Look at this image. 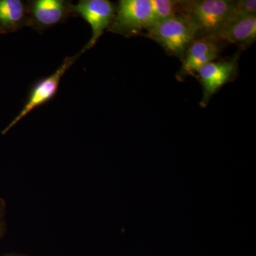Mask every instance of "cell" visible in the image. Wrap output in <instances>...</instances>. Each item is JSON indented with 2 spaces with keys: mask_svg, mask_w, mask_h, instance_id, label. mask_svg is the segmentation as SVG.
Segmentation results:
<instances>
[{
  "mask_svg": "<svg viewBox=\"0 0 256 256\" xmlns=\"http://www.w3.org/2000/svg\"><path fill=\"white\" fill-rule=\"evenodd\" d=\"M234 6L236 18L256 14V0H235Z\"/></svg>",
  "mask_w": 256,
  "mask_h": 256,
  "instance_id": "12",
  "label": "cell"
},
{
  "mask_svg": "<svg viewBox=\"0 0 256 256\" xmlns=\"http://www.w3.org/2000/svg\"><path fill=\"white\" fill-rule=\"evenodd\" d=\"M214 36L224 43L236 45L240 50L248 48L256 40V14L234 20Z\"/></svg>",
  "mask_w": 256,
  "mask_h": 256,
  "instance_id": "9",
  "label": "cell"
},
{
  "mask_svg": "<svg viewBox=\"0 0 256 256\" xmlns=\"http://www.w3.org/2000/svg\"><path fill=\"white\" fill-rule=\"evenodd\" d=\"M28 26L26 2L0 0V34L14 33Z\"/></svg>",
  "mask_w": 256,
  "mask_h": 256,
  "instance_id": "10",
  "label": "cell"
},
{
  "mask_svg": "<svg viewBox=\"0 0 256 256\" xmlns=\"http://www.w3.org/2000/svg\"><path fill=\"white\" fill-rule=\"evenodd\" d=\"M154 23L180 14V0H150Z\"/></svg>",
  "mask_w": 256,
  "mask_h": 256,
  "instance_id": "11",
  "label": "cell"
},
{
  "mask_svg": "<svg viewBox=\"0 0 256 256\" xmlns=\"http://www.w3.org/2000/svg\"><path fill=\"white\" fill-rule=\"evenodd\" d=\"M5 230V202L2 198H0V239L4 236Z\"/></svg>",
  "mask_w": 256,
  "mask_h": 256,
  "instance_id": "13",
  "label": "cell"
},
{
  "mask_svg": "<svg viewBox=\"0 0 256 256\" xmlns=\"http://www.w3.org/2000/svg\"><path fill=\"white\" fill-rule=\"evenodd\" d=\"M108 32L124 37L138 36L154 24L150 0H120Z\"/></svg>",
  "mask_w": 256,
  "mask_h": 256,
  "instance_id": "3",
  "label": "cell"
},
{
  "mask_svg": "<svg viewBox=\"0 0 256 256\" xmlns=\"http://www.w3.org/2000/svg\"><path fill=\"white\" fill-rule=\"evenodd\" d=\"M178 14L191 24L196 38L214 36L236 18L232 0H180Z\"/></svg>",
  "mask_w": 256,
  "mask_h": 256,
  "instance_id": "1",
  "label": "cell"
},
{
  "mask_svg": "<svg viewBox=\"0 0 256 256\" xmlns=\"http://www.w3.org/2000/svg\"><path fill=\"white\" fill-rule=\"evenodd\" d=\"M240 52L228 60H216L204 66L195 77L202 87V98L200 105L206 107L214 94L228 82L237 78Z\"/></svg>",
  "mask_w": 256,
  "mask_h": 256,
  "instance_id": "5",
  "label": "cell"
},
{
  "mask_svg": "<svg viewBox=\"0 0 256 256\" xmlns=\"http://www.w3.org/2000/svg\"><path fill=\"white\" fill-rule=\"evenodd\" d=\"M116 4L109 0H80L74 5V16H80L90 25L92 37L82 50L84 53L95 46L108 30L116 12Z\"/></svg>",
  "mask_w": 256,
  "mask_h": 256,
  "instance_id": "6",
  "label": "cell"
},
{
  "mask_svg": "<svg viewBox=\"0 0 256 256\" xmlns=\"http://www.w3.org/2000/svg\"><path fill=\"white\" fill-rule=\"evenodd\" d=\"M82 54L84 52L80 50L78 54L73 56L66 57L63 63L60 64V66L56 70L54 73L45 78L40 79L38 82H35L30 90L23 108L15 118L10 122L9 126L5 128L2 134H6L11 128L14 127L15 124H18L21 120L26 117L34 109L52 100L58 92L62 77Z\"/></svg>",
  "mask_w": 256,
  "mask_h": 256,
  "instance_id": "4",
  "label": "cell"
},
{
  "mask_svg": "<svg viewBox=\"0 0 256 256\" xmlns=\"http://www.w3.org/2000/svg\"><path fill=\"white\" fill-rule=\"evenodd\" d=\"M74 4L68 0L26 2L28 26L42 33L74 16Z\"/></svg>",
  "mask_w": 256,
  "mask_h": 256,
  "instance_id": "7",
  "label": "cell"
},
{
  "mask_svg": "<svg viewBox=\"0 0 256 256\" xmlns=\"http://www.w3.org/2000/svg\"><path fill=\"white\" fill-rule=\"evenodd\" d=\"M225 44L214 36L195 38L185 52L176 80L182 82L188 76H195L204 66L218 60Z\"/></svg>",
  "mask_w": 256,
  "mask_h": 256,
  "instance_id": "8",
  "label": "cell"
},
{
  "mask_svg": "<svg viewBox=\"0 0 256 256\" xmlns=\"http://www.w3.org/2000/svg\"><path fill=\"white\" fill-rule=\"evenodd\" d=\"M0 256H30L26 254H16V252H9V254H4Z\"/></svg>",
  "mask_w": 256,
  "mask_h": 256,
  "instance_id": "14",
  "label": "cell"
},
{
  "mask_svg": "<svg viewBox=\"0 0 256 256\" xmlns=\"http://www.w3.org/2000/svg\"><path fill=\"white\" fill-rule=\"evenodd\" d=\"M143 35L162 47L166 54L181 62L188 46L196 38L191 24L180 14L154 23Z\"/></svg>",
  "mask_w": 256,
  "mask_h": 256,
  "instance_id": "2",
  "label": "cell"
}]
</instances>
